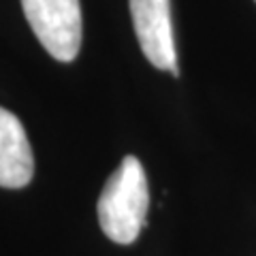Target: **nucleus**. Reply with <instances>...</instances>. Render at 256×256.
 <instances>
[{
    "mask_svg": "<svg viewBox=\"0 0 256 256\" xmlns=\"http://www.w3.org/2000/svg\"><path fill=\"white\" fill-rule=\"evenodd\" d=\"M128 4L143 56L156 68L171 70V75L178 77L180 68L171 24V0H128Z\"/></svg>",
    "mask_w": 256,
    "mask_h": 256,
    "instance_id": "obj_3",
    "label": "nucleus"
},
{
    "mask_svg": "<svg viewBox=\"0 0 256 256\" xmlns=\"http://www.w3.org/2000/svg\"><path fill=\"white\" fill-rule=\"evenodd\" d=\"M24 13L52 58L70 62L82 47V4L79 0H22Z\"/></svg>",
    "mask_w": 256,
    "mask_h": 256,
    "instance_id": "obj_2",
    "label": "nucleus"
},
{
    "mask_svg": "<svg viewBox=\"0 0 256 256\" xmlns=\"http://www.w3.org/2000/svg\"><path fill=\"white\" fill-rule=\"evenodd\" d=\"M34 175L28 134L18 116L0 107V186L24 188Z\"/></svg>",
    "mask_w": 256,
    "mask_h": 256,
    "instance_id": "obj_4",
    "label": "nucleus"
},
{
    "mask_svg": "<svg viewBox=\"0 0 256 256\" xmlns=\"http://www.w3.org/2000/svg\"><path fill=\"white\" fill-rule=\"evenodd\" d=\"M150 210L148 178L139 158L126 156L109 175L98 198V222L111 242L128 246L146 226Z\"/></svg>",
    "mask_w": 256,
    "mask_h": 256,
    "instance_id": "obj_1",
    "label": "nucleus"
}]
</instances>
